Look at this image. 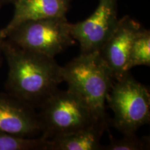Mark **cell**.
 Wrapping results in <instances>:
<instances>
[{"label":"cell","mask_w":150,"mask_h":150,"mask_svg":"<svg viewBox=\"0 0 150 150\" xmlns=\"http://www.w3.org/2000/svg\"><path fill=\"white\" fill-rule=\"evenodd\" d=\"M108 126L96 123L88 127L49 140V150H103L100 139Z\"/></svg>","instance_id":"10"},{"label":"cell","mask_w":150,"mask_h":150,"mask_svg":"<svg viewBox=\"0 0 150 150\" xmlns=\"http://www.w3.org/2000/svg\"><path fill=\"white\" fill-rule=\"evenodd\" d=\"M2 53L8 65L7 92L34 108H40L63 82L54 58L27 51L4 38Z\"/></svg>","instance_id":"1"},{"label":"cell","mask_w":150,"mask_h":150,"mask_svg":"<svg viewBox=\"0 0 150 150\" xmlns=\"http://www.w3.org/2000/svg\"><path fill=\"white\" fill-rule=\"evenodd\" d=\"M4 38L2 37V35L1 34V31H0V65H1V53H2V50H1V44H2V41L4 40Z\"/></svg>","instance_id":"14"},{"label":"cell","mask_w":150,"mask_h":150,"mask_svg":"<svg viewBox=\"0 0 150 150\" xmlns=\"http://www.w3.org/2000/svg\"><path fill=\"white\" fill-rule=\"evenodd\" d=\"M71 0H16L11 22L0 30L4 38L22 22L47 18H66Z\"/></svg>","instance_id":"9"},{"label":"cell","mask_w":150,"mask_h":150,"mask_svg":"<svg viewBox=\"0 0 150 150\" xmlns=\"http://www.w3.org/2000/svg\"><path fill=\"white\" fill-rule=\"evenodd\" d=\"M149 138H138L136 134L124 135L123 138L117 139L110 136L108 145L103 146V150H144L149 149Z\"/></svg>","instance_id":"13"},{"label":"cell","mask_w":150,"mask_h":150,"mask_svg":"<svg viewBox=\"0 0 150 150\" xmlns=\"http://www.w3.org/2000/svg\"><path fill=\"white\" fill-rule=\"evenodd\" d=\"M143 27L129 16L119 19L109 38L99 50V54L117 80L129 72L127 61L133 41Z\"/></svg>","instance_id":"7"},{"label":"cell","mask_w":150,"mask_h":150,"mask_svg":"<svg viewBox=\"0 0 150 150\" xmlns=\"http://www.w3.org/2000/svg\"><path fill=\"white\" fill-rule=\"evenodd\" d=\"M16 0H0V6L6 3H15Z\"/></svg>","instance_id":"15"},{"label":"cell","mask_w":150,"mask_h":150,"mask_svg":"<svg viewBox=\"0 0 150 150\" xmlns=\"http://www.w3.org/2000/svg\"><path fill=\"white\" fill-rule=\"evenodd\" d=\"M50 141L39 138L24 137L0 131V150H49Z\"/></svg>","instance_id":"11"},{"label":"cell","mask_w":150,"mask_h":150,"mask_svg":"<svg viewBox=\"0 0 150 150\" xmlns=\"http://www.w3.org/2000/svg\"><path fill=\"white\" fill-rule=\"evenodd\" d=\"M118 21L117 0H99L91 16L71 24V35L79 43L81 54L99 51L115 29Z\"/></svg>","instance_id":"6"},{"label":"cell","mask_w":150,"mask_h":150,"mask_svg":"<svg viewBox=\"0 0 150 150\" xmlns=\"http://www.w3.org/2000/svg\"><path fill=\"white\" fill-rule=\"evenodd\" d=\"M66 18H47L22 22L6 38L22 49L54 58L76 43Z\"/></svg>","instance_id":"5"},{"label":"cell","mask_w":150,"mask_h":150,"mask_svg":"<svg viewBox=\"0 0 150 150\" xmlns=\"http://www.w3.org/2000/svg\"><path fill=\"white\" fill-rule=\"evenodd\" d=\"M106 104L114 114L110 125L123 135L136 134L140 127L149 123V90L129 72L115 80Z\"/></svg>","instance_id":"4"},{"label":"cell","mask_w":150,"mask_h":150,"mask_svg":"<svg viewBox=\"0 0 150 150\" xmlns=\"http://www.w3.org/2000/svg\"><path fill=\"white\" fill-rule=\"evenodd\" d=\"M138 65H150V31L142 28L133 41L129 52L127 70Z\"/></svg>","instance_id":"12"},{"label":"cell","mask_w":150,"mask_h":150,"mask_svg":"<svg viewBox=\"0 0 150 150\" xmlns=\"http://www.w3.org/2000/svg\"><path fill=\"white\" fill-rule=\"evenodd\" d=\"M63 81L88 106L97 121L109 126L106 99L115 79L99 51L80 54L61 66Z\"/></svg>","instance_id":"2"},{"label":"cell","mask_w":150,"mask_h":150,"mask_svg":"<svg viewBox=\"0 0 150 150\" xmlns=\"http://www.w3.org/2000/svg\"><path fill=\"white\" fill-rule=\"evenodd\" d=\"M0 131L24 137L41 134L35 108L8 93H0Z\"/></svg>","instance_id":"8"},{"label":"cell","mask_w":150,"mask_h":150,"mask_svg":"<svg viewBox=\"0 0 150 150\" xmlns=\"http://www.w3.org/2000/svg\"><path fill=\"white\" fill-rule=\"evenodd\" d=\"M40 109L38 115L41 134L47 140L101 123L95 120L86 103L68 89L56 90Z\"/></svg>","instance_id":"3"}]
</instances>
